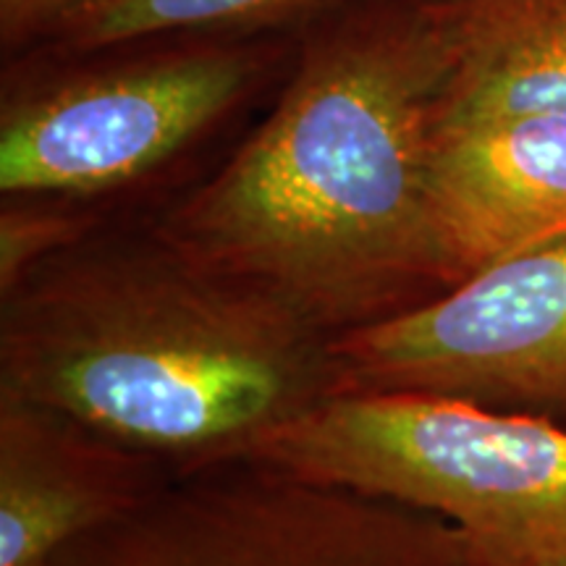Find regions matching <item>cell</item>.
Instances as JSON below:
<instances>
[{"label": "cell", "instance_id": "obj_1", "mask_svg": "<svg viewBox=\"0 0 566 566\" xmlns=\"http://www.w3.org/2000/svg\"><path fill=\"white\" fill-rule=\"evenodd\" d=\"M438 90L412 17L370 0L153 233L334 338L436 300L454 289L430 205Z\"/></svg>", "mask_w": 566, "mask_h": 566}, {"label": "cell", "instance_id": "obj_2", "mask_svg": "<svg viewBox=\"0 0 566 566\" xmlns=\"http://www.w3.org/2000/svg\"><path fill=\"white\" fill-rule=\"evenodd\" d=\"M0 296V399L181 472L247 457L344 386L334 336L158 233L82 237Z\"/></svg>", "mask_w": 566, "mask_h": 566}, {"label": "cell", "instance_id": "obj_3", "mask_svg": "<svg viewBox=\"0 0 566 566\" xmlns=\"http://www.w3.org/2000/svg\"><path fill=\"white\" fill-rule=\"evenodd\" d=\"M247 457L422 509L472 566H566V428L457 396L342 391Z\"/></svg>", "mask_w": 566, "mask_h": 566}, {"label": "cell", "instance_id": "obj_4", "mask_svg": "<svg viewBox=\"0 0 566 566\" xmlns=\"http://www.w3.org/2000/svg\"><path fill=\"white\" fill-rule=\"evenodd\" d=\"M45 566H472L422 509L226 459L163 483Z\"/></svg>", "mask_w": 566, "mask_h": 566}, {"label": "cell", "instance_id": "obj_5", "mask_svg": "<svg viewBox=\"0 0 566 566\" xmlns=\"http://www.w3.org/2000/svg\"><path fill=\"white\" fill-rule=\"evenodd\" d=\"M334 352L342 391L566 405V237L336 336Z\"/></svg>", "mask_w": 566, "mask_h": 566}, {"label": "cell", "instance_id": "obj_6", "mask_svg": "<svg viewBox=\"0 0 566 566\" xmlns=\"http://www.w3.org/2000/svg\"><path fill=\"white\" fill-rule=\"evenodd\" d=\"M239 51H195L71 80L6 108L0 189L84 195L179 153L250 87Z\"/></svg>", "mask_w": 566, "mask_h": 566}, {"label": "cell", "instance_id": "obj_7", "mask_svg": "<svg viewBox=\"0 0 566 566\" xmlns=\"http://www.w3.org/2000/svg\"><path fill=\"white\" fill-rule=\"evenodd\" d=\"M430 205L454 286L566 237V118L438 132Z\"/></svg>", "mask_w": 566, "mask_h": 566}, {"label": "cell", "instance_id": "obj_8", "mask_svg": "<svg viewBox=\"0 0 566 566\" xmlns=\"http://www.w3.org/2000/svg\"><path fill=\"white\" fill-rule=\"evenodd\" d=\"M163 472L66 417L0 399V566H45L139 504Z\"/></svg>", "mask_w": 566, "mask_h": 566}, {"label": "cell", "instance_id": "obj_9", "mask_svg": "<svg viewBox=\"0 0 566 566\" xmlns=\"http://www.w3.org/2000/svg\"><path fill=\"white\" fill-rule=\"evenodd\" d=\"M441 71L436 134L566 118V0H399Z\"/></svg>", "mask_w": 566, "mask_h": 566}, {"label": "cell", "instance_id": "obj_10", "mask_svg": "<svg viewBox=\"0 0 566 566\" xmlns=\"http://www.w3.org/2000/svg\"><path fill=\"white\" fill-rule=\"evenodd\" d=\"M313 3L317 0H74L42 38L63 51H101L155 34L258 24Z\"/></svg>", "mask_w": 566, "mask_h": 566}, {"label": "cell", "instance_id": "obj_11", "mask_svg": "<svg viewBox=\"0 0 566 566\" xmlns=\"http://www.w3.org/2000/svg\"><path fill=\"white\" fill-rule=\"evenodd\" d=\"M84 226L74 216L6 208L0 218V294L63 247L80 242Z\"/></svg>", "mask_w": 566, "mask_h": 566}, {"label": "cell", "instance_id": "obj_12", "mask_svg": "<svg viewBox=\"0 0 566 566\" xmlns=\"http://www.w3.org/2000/svg\"><path fill=\"white\" fill-rule=\"evenodd\" d=\"M74 0H0V40L6 48L42 38Z\"/></svg>", "mask_w": 566, "mask_h": 566}]
</instances>
